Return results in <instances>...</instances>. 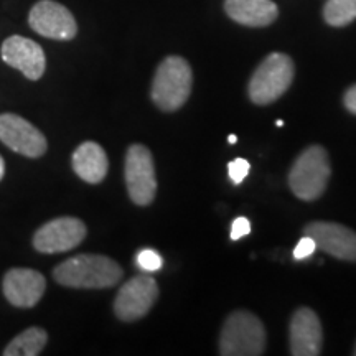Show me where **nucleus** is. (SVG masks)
Here are the masks:
<instances>
[{
  "label": "nucleus",
  "instance_id": "f257e3e1",
  "mask_svg": "<svg viewBox=\"0 0 356 356\" xmlns=\"http://www.w3.org/2000/svg\"><path fill=\"white\" fill-rule=\"evenodd\" d=\"M122 267L101 254H78L53 269V279L70 289H108L121 282Z\"/></svg>",
  "mask_w": 356,
  "mask_h": 356
},
{
  "label": "nucleus",
  "instance_id": "f03ea898",
  "mask_svg": "<svg viewBox=\"0 0 356 356\" xmlns=\"http://www.w3.org/2000/svg\"><path fill=\"white\" fill-rule=\"evenodd\" d=\"M191 84L193 73L188 61L181 56H167L155 71L150 96L159 109L173 113L188 101Z\"/></svg>",
  "mask_w": 356,
  "mask_h": 356
},
{
  "label": "nucleus",
  "instance_id": "7ed1b4c3",
  "mask_svg": "<svg viewBox=\"0 0 356 356\" xmlns=\"http://www.w3.org/2000/svg\"><path fill=\"white\" fill-rule=\"evenodd\" d=\"M332 175L330 159L322 145L305 149L291 168L289 186L297 198L304 202H315L327 190Z\"/></svg>",
  "mask_w": 356,
  "mask_h": 356
},
{
  "label": "nucleus",
  "instance_id": "20e7f679",
  "mask_svg": "<svg viewBox=\"0 0 356 356\" xmlns=\"http://www.w3.org/2000/svg\"><path fill=\"white\" fill-rule=\"evenodd\" d=\"M266 328L254 314L236 310L229 315L220 335L222 356H259L266 351Z\"/></svg>",
  "mask_w": 356,
  "mask_h": 356
},
{
  "label": "nucleus",
  "instance_id": "39448f33",
  "mask_svg": "<svg viewBox=\"0 0 356 356\" xmlns=\"http://www.w3.org/2000/svg\"><path fill=\"white\" fill-rule=\"evenodd\" d=\"M293 76L296 66L292 58L286 53H270L249 79V99L257 106L273 104L291 88Z\"/></svg>",
  "mask_w": 356,
  "mask_h": 356
},
{
  "label": "nucleus",
  "instance_id": "423d86ee",
  "mask_svg": "<svg viewBox=\"0 0 356 356\" xmlns=\"http://www.w3.org/2000/svg\"><path fill=\"white\" fill-rule=\"evenodd\" d=\"M127 193L139 207H149L157 195V175L152 152L142 144H134L127 149L124 165Z\"/></svg>",
  "mask_w": 356,
  "mask_h": 356
},
{
  "label": "nucleus",
  "instance_id": "0eeeda50",
  "mask_svg": "<svg viewBox=\"0 0 356 356\" xmlns=\"http://www.w3.org/2000/svg\"><path fill=\"white\" fill-rule=\"evenodd\" d=\"M157 299V280L152 275L139 274L119 289L114 300V314L121 322H136L149 314Z\"/></svg>",
  "mask_w": 356,
  "mask_h": 356
},
{
  "label": "nucleus",
  "instance_id": "6e6552de",
  "mask_svg": "<svg viewBox=\"0 0 356 356\" xmlns=\"http://www.w3.org/2000/svg\"><path fill=\"white\" fill-rule=\"evenodd\" d=\"M86 225L74 216H61L35 231L33 248L42 254H60L78 248L86 238Z\"/></svg>",
  "mask_w": 356,
  "mask_h": 356
},
{
  "label": "nucleus",
  "instance_id": "1a4fd4ad",
  "mask_svg": "<svg viewBox=\"0 0 356 356\" xmlns=\"http://www.w3.org/2000/svg\"><path fill=\"white\" fill-rule=\"evenodd\" d=\"M0 142L12 152L29 159H40L47 154L48 142L43 132L19 114H0Z\"/></svg>",
  "mask_w": 356,
  "mask_h": 356
},
{
  "label": "nucleus",
  "instance_id": "9d476101",
  "mask_svg": "<svg viewBox=\"0 0 356 356\" xmlns=\"http://www.w3.org/2000/svg\"><path fill=\"white\" fill-rule=\"evenodd\" d=\"M29 25L33 32L56 42H70L78 35L73 13L55 0H40L29 13Z\"/></svg>",
  "mask_w": 356,
  "mask_h": 356
},
{
  "label": "nucleus",
  "instance_id": "9b49d317",
  "mask_svg": "<svg viewBox=\"0 0 356 356\" xmlns=\"http://www.w3.org/2000/svg\"><path fill=\"white\" fill-rule=\"evenodd\" d=\"M0 56L3 63L13 70H19L30 81L42 79L47 70V56L43 48L33 40L20 35H12L2 43Z\"/></svg>",
  "mask_w": 356,
  "mask_h": 356
},
{
  "label": "nucleus",
  "instance_id": "f8f14e48",
  "mask_svg": "<svg viewBox=\"0 0 356 356\" xmlns=\"http://www.w3.org/2000/svg\"><path fill=\"white\" fill-rule=\"evenodd\" d=\"M47 291V279L29 267L8 269L2 280V292L7 302L17 309H33Z\"/></svg>",
  "mask_w": 356,
  "mask_h": 356
},
{
  "label": "nucleus",
  "instance_id": "ddd939ff",
  "mask_svg": "<svg viewBox=\"0 0 356 356\" xmlns=\"http://www.w3.org/2000/svg\"><path fill=\"white\" fill-rule=\"evenodd\" d=\"M317 248L337 259L356 262V231L338 222L314 221L304 228Z\"/></svg>",
  "mask_w": 356,
  "mask_h": 356
},
{
  "label": "nucleus",
  "instance_id": "4468645a",
  "mask_svg": "<svg viewBox=\"0 0 356 356\" xmlns=\"http://www.w3.org/2000/svg\"><path fill=\"white\" fill-rule=\"evenodd\" d=\"M289 343L293 356H317L322 353V323L317 314L309 307H300L292 315Z\"/></svg>",
  "mask_w": 356,
  "mask_h": 356
},
{
  "label": "nucleus",
  "instance_id": "2eb2a0df",
  "mask_svg": "<svg viewBox=\"0 0 356 356\" xmlns=\"http://www.w3.org/2000/svg\"><path fill=\"white\" fill-rule=\"evenodd\" d=\"M225 12L236 24L252 29L269 26L279 17L273 0H225Z\"/></svg>",
  "mask_w": 356,
  "mask_h": 356
},
{
  "label": "nucleus",
  "instance_id": "dca6fc26",
  "mask_svg": "<svg viewBox=\"0 0 356 356\" xmlns=\"http://www.w3.org/2000/svg\"><path fill=\"white\" fill-rule=\"evenodd\" d=\"M71 167L83 181L96 185L101 184L108 175L109 160L106 150L97 142L88 140L83 142L73 152Z\"/></svg>",
  "mask_w": 356,
  "mask_h": 356
},
{
  "label": "nucleus",
  "instance_id": "f3484780",
  "mask_svg": "<svg viewBox=\"0 0 356 356\" xmlns=\"http://www.w3.org/2000/svg\"><path fill=\"white\" fill-rule=\"evenodd\" d=\"M48 343V333L42 327H30L19 333L2 351L3 356H38Z\"/></svg>",
  "mask_w": 356,
  "mask_h": 356
},
{
  "label": "nucleus",
  "instance_id": "a211bd4d",
  "mask_svg": "<svg viewBox=\"0 0 356 356\" xmlns=\"http://www.w3.org/2000/svg\"><path fill=\"white\" fill-rule=\"evenodd\" d=\"M323 19L330 26H346L356 20V0H327Z\"/></svg>",
  "mask_w": 356,
  "mask_h": 356
},
{
  "label": "nucleus",
  "instance_id": "6ab92c4d",
  "mask_svg": "<svg viewBox=\"0 0 356 356\" xmlns=\"http://www.w3.org/2000/svg\"><path fill=\"white\" fill-rule=\"evenodd\" d=\"M136 262L145 273H155V270L162 269L163 266L162 256L157 251H154V249H142L136 257Z\"/></svg>",
  "mask_w": 356,
  "mask_h": 356
},
{
  "label": "nucleus",
  "instance_id": "aec40b11",
  "mask_svg": "<svg viewBox=\"0 0 356 356\" xmlns=\"http://www.w3.org/2000/svg\"><path fill=\"white\" fill-rule=\"evenodd\" d=\"M249 168H251V165H249V162L246 159H236V160H233V162H229L228 173H229L231 181H233L234 185L243 184L244 178L248 177Z\"/></svg>",
  "mask_w": 356,
  "mask_h": 356
},
{
  "label": "nucleus",
  "instance_id": "412c9836",
  "mask_svg": "<svg viewBox=\"0 0 356 356\" xmlns=\"http://www.w3.org/2000/svg\"><path fill=\"white\" fill-rule=\"evenodd\" d=\"M317 249V244H315L314 239L310 236H304L300 239L299 244H297L296 249H293V259H305V257H310Z\"/></svg>",
  "mask_w": 356,
  "mask_h": 356
},
{
  "label": "nucleus",
  "instance_id": "4be33fe9",
  "mask_svg": "<svg viewBox=\"0 0 356 356\" xmlns=\"http://www.w3.org/2000/svg\"><path fill=\"white\" fill-rule=\"evenodd\" d=\"M249 233H251V222L248 221V218H236L233 225H231V239H233V241H238V239L244 238V236H248Z\"/></svg>",
  "mask_w": 356,
  "mask_h": 356
},
{
  "label": "nucleus",
  "instance_id": "5701e85b",
  "mask_svg": "<svg viewBox=\"0 0 356 356\" xmlns=\"http://www.w3.org/2000/svg\"><path fill=\"white\" fill-rule=\"evenodd\" d=\"M343 104L351 114L356 115V84H353V86H350L348 89H346V92L343 96Z\"/></svg>",
  "mask_w": 356,
  "mask_h": 356
},
{
  "label": "nucleus",
  "instance_id": "b1692460",
  "mask_svg": "<svg viewBox=\"0 0 356 356\" xmlns=\"http://www.w3.org/2000/svg\"><path fill=\"white\" fill-rule=\"evenodd\" d=\"M3 175H6V160L0 155V181L3 180Z\"/></svg>",
  "mask_w": 356,
  "mask_h": 356
},
{
  "label": "nucleus",
  "instance_id": "393cba45",
  "mask_svg": "<svg viewBox=\"0 0 356 356\" xmlns=\"http://www.w3.org/2000/svg\"><path fill=\"white\" fill-rule=\"evenodd\" d=\"M228 140H229V144H236V136H234V134H233V136L228 137Z\"/></svg>",
  "mask_w": 356,
  "mask_h": 356
},
{
  "label": "nucleus",
  "instance_id": "a878e982",
  "mask_svg": "<svg viewBox=\"0 0 356 356\" xmlns=\"http://www.w3.org/2000/svg\"><path fill=\"white\" fill-rule=\"evenodd\" d=\"M275 126H277V127H282V126H284V122H282V121H277V122H275Z\"/></svg>",
  "mask_w": 356,
  "mask_h": 356
}]
</instances>
